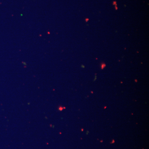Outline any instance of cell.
Segmentation results:
<instances>
[{"instance_id":"7a4b0ae2","label":"cell","mask_w":149,"mask_h":149,"mask_svg":"<svg viewBox=\"0 0 149 149\" xmlns=\"http://www.w3.org/2000/svg\"><path fill=\"white\" fill-rule=\"evenodd\" d=\"M116 1H115V2H113V5H116Z\"/></svg>"},{"instance_id":"6da1fadb","label":"cell","mask_w":149,"mask_h":149,"mask_svg":"<svg viewBox=\"0 0 149 149\" xmlns=\"http://www.w3.org/2000/svg\"><path fill=\"white\" fill-rule=\"evenodd\" d=\"M106 67V64L104 63H103L101 65V68L103 69L105 67Z\"/></svg>"},{"instance_id":"3957f363","label":"cell","mask_w":149,"mask_h":149,"mask_svg":"<svg viewBox=\"0 0 149 149\" xmlns=\"http://www.w3.org/2000/svg\"><path fill=\"white\" fill-rule=\"evenodd\" d=\"M88 20H89V19H85V21L86 22H87Z\"/></svg>"},{"instance_id":"277c9868","label":"cell","mask_w":149,"mask_h":149,"mask_svg":"<svg viewBox=\"0 0 149 149\" xmlns=\"http://www.w3.org/2000/svg\"><path fill=\"white\" fill-rule=\"evenodd\" d=\"M115 9H116V10H117V9H118V7H117V6H116V5H115Z\"/></svg>"},{"instance_id":"5b68a950","label":"cell","mask_w":149,"mask_h":149,"mask_svg":"<svg viewBox=\"0 0 149 149\" xmlns=\"http://www.w3.org/2000/svg\"><path fill=\"white\" fill-rule=\"evenodd\" d=\"M136 81V82H137V80H136V81Z\"/></svg>"}]
</instances>
